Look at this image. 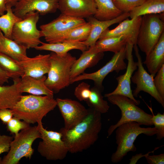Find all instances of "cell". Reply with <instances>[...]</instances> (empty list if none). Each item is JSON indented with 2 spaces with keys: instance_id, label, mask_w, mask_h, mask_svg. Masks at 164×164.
Returning <instances> with one entry per match:
<instances>
[{
  "instance_id": "obj_13",
  "label": "cell",
  "mask_w": 164,
  "mask_h": 164,
  "mask_svg": "<svg viewBox=\"0 0 164 164\" xmlns=\"http://www.w3.org/2000/svg\"><path fill=\"white\" fill-rule=\"evenodd\" d=\"M134 45L127 43L126 45V57L128 61L125 73L116 78L118 85L112 92L106 94L105 97L111 95H120L128 97L132 100L137 105L139 104L140 101L136 99L132 94L131 88V78L134 72L137 68V62L134 61L132 51Z\"/></svg>"
},
{
  "instance_id": "obj_32",
  "label": "cell",
  "mask_w": 164,
  "mask_h": 164,
  "mask_svg": "<svg viewBox=\"0 0 164 164\" xmlns=\"http://www.w3.org/2000/svg\"><path fill=\"white\" fill-rule=\"evenodd\" d=\"M91 29L90 23L88 22H86L70 30L64 37L62 42L64 41H84L88 38Z\"/></svg>"
},
{
  "instance_id": "obj_41",
  "label": "cell",
  "mask_w": 164,
  "mask_h": 164,
  "mask_svg": "<svg viewBox=\"0 0 164 164\" xmlns=\"http://www.w3.org/2000/svg\"><path fill=\"white\" fill-rule=\"evenodd\" d=\"M162 146V145L161 146L159 147H156L155 148V149L153 151L151 152H149L145 154L142 155V154L140 153L139 154H137L135 155L132 156V158L130 159V162L129 164H136L137 162V161L140 158L143 157H145L146 155L149 154L150 153H151V152L153 153L155 150L158 149L160 147H161Z\"/></svg>"
},
{
  "instance_id": "obj_45",
  "label": "cell",
  "mask_w": 164,
  "mask_h": 164,
  "mask_svg": "<svg viewBox=\"0 0 164 164\" xmlns=\"http://www.w3.org/2000/svg\"><path fill=\"white\" fill-rule=\"evenodd\" d=\"M1 31V30L0 29V32Z\"/></svg>"
},
{
  "instance_id": "obj_1",
  "label": "cell",
  "mask_w": 164,
  "mask_h": 164,
  "mask_svg": "<svg viewBox=\"0 0 164 164\" xmlns=\"http://www.w3.org/2000/svg\"><path fill=\"white\" fill-rule=\"evenodd\" d=\"M85 117L72 128L63 127L59 132L69 152L72 154L82 152L93 145L97 140L102 127L101 114L90 108Z\"/></svg>"
},
{
  "instance_id": "obj_12",
  "label": "cell",
  "mask_w": 164,
  "mask_h": 164,
  "mask_svg": "<svg viewBox=\"0 0 164 164\" xmlns=\"http://www.w3.org/2000/svg\"><path fill=\"white\" fill-rule=\"evenodd\" d=\"M135 56L137 59V68L131 78V81L136 84V87L132 91L134 97H137L139 93L143 91L150 94L164 108L163 99L156 90L154 86L153 77L149 74L145 69L142 58L136 44L133 46Z\"/></svg>"
},
{
  "instance_id": "obj_36",
  "label": "cell",
  "mask_w": 164,
  "mask_h": 164,
  "mask_svg": "<svg viewBox=\"0 0 164 164\" xmlns=\"http://www.w3.org/2000/svg\"><path fill=\"white\" fill-rule=\"evenodd\" d=\"M91 92V86L89 84L82 82L75 88L74 94L80 101H87Z\"/></svg>"
},
{
  "instance_id": "obj_6",
  "label": "cell",
  "mask_w": 164,
  "mask_h": 164,
  "mask_svg": "<svg viewBox=\"0 0 164 164\" xmlns=\"http://www.w3.org/2000/svg\"><path fill=\"white\" fill-rule=\"evenodd\" d=\"M106 97L110 103L117 105L121 112L120 120L116 124L111 125L108 128L107 138L119 125L127 122H135L140 125L148 126L153 125L152 121V115L145 112L128 97L120 95H111Z\"/></svg>"
},
{
  "instance_id": "obj_30",
  "label": "cell",
  "mask_w": 164,
  "mask_h": 164,
  "mask_svg": "<svg viewBox=\"0 0 164 164\" xmlns=\"http://www.w3.org/2000/svg\"><path fill=\"white\" fill-rule=\"evenodd\" d=\"M6 13L0 16V29L6 37L12 39V32L15 23L22 19L14 13L12 7L6 5Z\"/></svg>"
},
{
  "instance_id": "obj_3",
  "label": "cell",
  "mask_w": 164,
  "mask_h": 164,
  "mask_svg": "<svg viewBox=\"0 0 164 164\" xmlns=\"http://www.w3.org/2000/svg\"><path fill=\"white\" fill-rule=\"evenodd\" d=\"M140 125L135 122H129L120 125L116 128L115 139L117 147L111 155V162H119L128 152H135L137 149L134 142L139 135L144 134L152 136L157 133V130L154 127L143 128Z\"/></svg>"
},
{
  "instance_id": "obj_2",
  "label": "cell",
  "mask_w": 164,
  "mask_h": 164,
  "mask_svg": "<svg viewBox=\"0 0 164 164\" xmlns=\"http://www.w3.org/2000/svg\"><path fill=\"white\" fill-rule=\"evenodd\" d=\"M57 106L56 100L47 96L22 95L11 109L13 116L29 124L42 121Z\"/></svg>"
},
{
  "instance_id": "obj_25",
  "label": "cell",
  "mask_w": 164,
  "mask_h": 164,
  "mask_svg": "<svg viewBox=\"0 0 164 164\" xmlns=\"http://www.w3.org/2000/svg\"><path fill=\"white\" fill-rule=\"evenodd\" d=\"M20 79L13 80V83L10 85H0V109H12L20 99L22 93L18 87Z\"/></svg>"
},
{
  "instance_id": "obj_38",
  "label": "cell",
  "mask_w": 164,
  "mask_h": 164,
  "mask_svg": "<svg viewBox=\"0 0 164 164\" xmlns=\"http://www.w3.org/2000/svg\"><path fill=\"white\" fill-rule=\"evenodd\" d=\"M13 138L12 136L1 135L0 133V154L4 152H8Z\"/></svg>"
},
{
  "instance_id": "obj_8",
  "label": "cell",
  "mask_w": 164,
  "mask_h": 164,
  "mask_svg": "<svg viewBox=\"0 0 164 164\" xmlns=\"http://www.w3.org/2000/svg\"><path fill=\"white\" fill-rule=\"evenodd\" d=\"M39 13L32 12L26 15L14 25L12 32V39L27 49L35 48L41 44V32L37 28Z\"/></svg>"
},
{
  "instance_id": "obj_35",
  "label": "cell",
  "mask_w": 164,
  "mask_h": 164,
  "mask_svg": "<svg viewBox=\"0 0 164 164\" xmlns=\"http://www.w3.org/2000/svg\"><path fill=\"white\" fill-rule=\"evenodd\" d=\"M20 120L13 116L6 124L8 131L16 135L20 130L26 128L30 126L29 124Z\"/></svg>"
},
{
  "instance_id": "obj_37",
  "label": "cell",
  "mask_w": 164,
  "mask_h": 164,
  "mask_svg": "<svg viewBox=\"0 0 164 164\" xmlns=\"http://www.w3.org/2000/svg\"><path fill=\"white\" fill-rule=\"evenodd\" d=\"M154 77L153 81L155 87L160 95L164 99V64Z\"/></svg>"
},
{
  "instance_id": "obj_14",
  "label": "cell",
  "mask_w": 164,
  "mask_h": 164,
  "mask_svg": "<svg viewBox=\"0 0 164 164\" xmlns=\"http://www.w3.org/2000/svg\"><path fill=\"white\" fill-rule=\"evenodd\" d=\"M57 106L64 121L66 130L73 127L81 122L87 115L88 109L79 102L70 99L57 98Z\"/></svg>"
},
{
  "instance_id": "obj_7",
  "label": "cell",
  "mask_w": 164,
  "mask_h": 164,
  "mask_svg": "<svg viewBox=\"0 0 164 164\" xmlns=\"http://www.w3.org/2000/svg\"><path fill=\"white\" fill-rule=\"evenodd\" d=\"M164 13L144 15L136 44L146 55L152 49L164 32Z\"/></svg>"
},
{
  "instance_id": "obj_40",
  "label": "cell",
  "mask_w": 164,
  "mask_h": 164,
  "mask_svg": "<svg viewBox=\"0 0 164 164\" xmlns=\"http://www.w3.org/2000/svg\"><path fill=\"white\" fill-rule=\"evenodd\" d=\"M145 158L148 163L149 164H164V154L162 153L158 155H149L145 156Z\"/></svg>"
},
{
  "instance_id": "obj_44",
  "label": "cell",
  "mask_w": 164,
  "mask_h": 164,
  "mask_svg": "<svg viewBox=\"0 0 164 164\" xmlns=\"http://www.w3.org/2000/svg\"><path fill=\"white\" fill-rule=\"evenodd\" d=\"M19 0H5L6 5L14 6Z\"/></svg>"
},
{
  "instance_id": "obj_16",
  "label": "cell",
  "mask_w": 164,
  "mask_h": 164,
  "mask_svg": "<svg viewBox=\"0 0 164 164\" xmlns=\"http://www.w3.org/2000/svg\"><path fill=\"white\" fill-rule=\"evenodd\" d=\"M58 9L61 14L84 19L93 16L97 7L94 0H59Z\"/></svg>"
},
{
  "instance_id": "obj_19",
  "label": "cell",
  "mask_w": 164,
  "mask_h": 164,
  "mask_svg": "<svg viewBox=\"0 0 164 164\" xmlns=\"http://www.w3.org/2000/svg\"><path fill=\"white\" fill-rule=\"evenodd\" d=\"M46 78L45 75L38 78L23 76L19 81V90L22 93H27L33 95H44L53 97V92L45 84Z\"/></svg>"
},
{
  "instance_id": "obj_43",
  "label": "cell",
  "mask_w": 164,
  "mask_h": 164,
  "mask_svg": "<svg viewBox=\"0 0 164 164\" xmlns=\"http://www.w3.org/2000/svg\"><path fill=\"white\" fill-rule=\"evenodd\" d=\"M6 10L5 0H0V16L4 15Z\"/></svg>"
},
{
  "instance_id": "obj_23",
  "label": "cell",
  "mask_w": 164,
  "mask_h": 164,
  "mask_svg": "<svg viewBox=\"0 0 164 164\" xmlns=\"http://www.w3.org/2000/svg\"><path fill=\"white\" fill-rule=\"evenodd\" d=\"M40 44L34 49L38 50L51 51L60 56L66 54L73 50H78L83 52L88 49L84 41H64L55 43L41 42Z\"/></svg>"
},
{
  "instance_id": "obj_5",
  "label": "cell",
  "mask_w": 164,
  "mask_h": 164,
  "mask_svg": "<svg viewBox=\"0 0 164 164\" xmlns=\"http://www.w3.org/2000/svg\"><path fill=\"white\" fill-rule=\"evenodd\" d=\"M41 138L37 126H30L15 135L8 153L0 159V164H17L23 157L30 159L34 152L33 142Z\"/></svg>"
},
{
  "instance_id": "obj_31",
  "label": "cell",
  "mask_w": 164,
  "mask_h": 164,
  "mask_svg": "<svg viewBox=\"0 0 164 164\" xmlns=\"http://www.w3.org/2000/svg\"><path fill=\"white\" fill-rule=\"evenodd\" d=\"M102 91L95 86L91 88L90 95L86 102L90 108L101 114L107 112L110 108L107 101L103 99L101 94Z\"/></svg>"
},
{
  "instance_id": "obj_39",
  "label": "cell",
  "mask_w": 164,
  "mask_h": 164,
  "mask_svg": "<svg viewBox=\"0 0 164 164\" xmlns=\"http://www.w3.org/2000/svg\"><path fill=\"white\" fill-rule=\"evenodd\" d=\"M13 117V113L11 109H0V120L4 124L6 125Z\"/></svg>"
},
{
  "instance_id": "obj_28",
  "label": "cell",
  "mask_w": 164,
  "mask_h": 164,
  "mask_svg": "<svg viewBox=\"0 0 164 164\" xmlns=\"http://www.w3.org/2000/svg\"><path fill=\"white\" fill-rule=\"evenodd\" d=\"M164 12V0H146L129 12L131 19L146 15L160 14Z\"/></svg>"
},
{
  "instance_id": "obj_34",
  "label": "cell",
  "mask_w": 164,
  "mask_h": 164,
  "mask_svg": "<svg viewBox=\"0 0 164 164\" xmlns=\"http://www.w3.org/2000/svg\"><path fill=\"white\" fill-rule=\"evenodd\" d=\"M152 121L157 130L156 139L160 140L164 137V113L159 112L155 115L153 114Z\"/></svg>"
},
{
  "instance_id": "obj_11",
  "label": "cell",
  "mask_w": 164,
  "mask_h": 164,
  "mask_svg": "<svg viewBox=\"0 0 164 164\" xmlns=\"http://www.w3.org/2000/svg\"><path fill=\"white\" fill-rule=\"evenodd\" d=\"M126 57L125 46L120 51L114 53L110 60L98 70L91 73L84 72L72 80L70 84L83 80H91L94 82L95 86L103 91V81L109 73L114 71L118 73L126 69L127 65L125 61Z\"/></svg>"
},
{
  "instance_id": "obj_9",
  "label": "cell",
  "mask_w": 164,
  "mask_h": 164,
  "mask_svg": "<svg viewBox=\"0 0 164 164\" xmlns=\"http://www.w3.org/2000/svg\"><path fill=\"white\" fill-rule=\"evenodd\" d=\"M38 129L42 140L39 143L37 151L47 160L50 161L64 159L68 152L67 148L62 139L61 133L45 128L42 121L37 123Z\"/></svg>"
},
{
  "instance_id": "obj_27",
  "label": "cell",
  "mask_w": 164,
  "mask_h": 164,
  "mask_svg": "<svg viewBox=\"0 0 164 164\" xmlns=\"http://www.w3.org/2000/svg\"><path fill=\"white\" fill-rule=\"evenodd\" d=\"M127 42V39L123 36L108 37L98 39L92 47L97 52L110 51L116 53L125 46Z\"/></svg>"
},
{
  "instance_id": "obj_21",
  "label": "cell",
  "mask_w": 164,
  "mask_h": 164,
  "mask_svg": "<svg viewBox=\"0 0 164 164\" xmlns=\"http://www.w3.org/2000/svg\"><path fill=\"white\" fill-rule=\"evenodd\" d=\"M103 52H96L93 47L83 52L79 58L73 64L70 72V81L84 73L87 68L97 65L104 56Z\"/></svg>"
},
{
  "instance_id": "obj_42",
  "label": "cell",
  "mask_w": 164,
  "mask_h": 164,
  "mask_svg": "<svg viewBox=\"0 0 164 164\" xmlns=\"http://www.w3.org/2000/svg\"><path fill=\"white\" fill-rule=\"evenodd\" d=\"M9 78L6 73L0 67V85L8 83Z\"/></svg>"
},
{
  "instance_id": "obj_18",
  "label": "cell",
  "mask_w": 164,
  "mask_h": 164,
  "mask_svg": "<svg viewBox=\"0 0 164 164\" xmlns=\"http://www.w3.org/2000/svg\"><path fill=\"white\" fill-rule=\"evenodd\" d=\"M50 54H39L33 57H28L18 61L23 71V76L38 78L47 73L50 66Z\"/></svg>"
},
{
  "instance_id": "obj_29",
  "label": "cell",
  "mask_w": 164,
  "mask_h": 164,
  "mask_svg": "<svg viewBox=\"0 0 164 164\" xmlns=\"http://www.w3.org/2000/svg\"><path fill=\"white\" fill-rule=\"evenodd\" d=\"M0 67L13 80L22 77L23 69L17 61L0 52Z\"/></svg>"
},
{
  "instance_id": "obj_33",
  "label": "cell",
  "mask_w": 164,
  "mask_h": 164,
  "mask_svg": "<svg viewBox=\"0 0 164 164\" xmlns=\"http://www.w3.org/2000/svg\"><path fill=\"white\" fill-rule=\"evenodd\" d=\"M116 7L123 13H128L146 0H112Z\"/></svg>"
},
{
  "instance_id": "obj_15",
  "label": "cell",
  "mask_w": 164,
  "mask_h": 164,
  "mask_svg": "<svg viewBox=\"0 0 164 164\" xmlns=\"http://www.w3.org/2000/svg\"><path fill=\"white\" fill-rule=\"evenodd\" d=\"M59 0H19L12 9L15 14L22 19L32 12H37L44 15L56 12Z\"/></svg>"
},
{
  "instance_id": "obj_10",
  "label": "cell",
  "mask_w": 164,
  "mask_h": 164,
  "mask_svg": "<svg viewBox=\"0 0 164 164\" xmlns=\"http://www.w3.org/2000/svg\"><path fill=\"white\" fill-rule=\"evenodd\" d=\"M86 22L84 19L61 14L50 22L41 25L40 28L46 41L55 43L62 42L70 30Z\"/></svg>"
},
{
  "instance_id": "obj_4",
  "label": "cell",
  "mask_w": 164,
  "mask_h": 164,
  "mask_svg": "<svg viewBox=\"0 0 164 164\" xmlns=\"http://www.w3.org/2000/svg\"><path fill=\"white\" fill-rule=\"evenodd\" d=\"M50 54V66L45 84L56 93L70 84L71 70L76 58L69 53L62 56L53 52Z\"/></svg>"
},
{
  "instance_id": "obj_20",
  "label": "cell",
  "mask_w": 164,
  "mask_h": 164,
  "mask_svg": "<svg viewBox=\"0 0 164 164\" xmlns=\"http://www.w3.org/2000/svg\"><path fill=\"white\" fill-rule=\"evenodd\" d=\"M130 13H123L118 17L109 20L100 21L93 16L87 19L91 25V29L88 38L84 41L85 44L89 49L94 46L102 33L111 25L120 22L129 18Z\"/></svg>"
},
{
  "instance_id": "obj_17",
  "label": "cell",
  "mask_w": 164,
  "mask_h": 164,
  "mask_svg": "<svg viewBox=\"0 0 164 164\" xmlns=\"http://www.w3.org/2000/svg\"><path fill=\"white\" fill-rule=\"evenodd\" d=\"M142 17L130 19L128 18L124 20L114 29H106L101 34L99 39L108 37L123 36L127 39V43L134 45L136 44Z\"/></svg>"
},
{
  "instance_id": "obj_26",
  "label": "cell",
  "mask_w": 164,
  "mask_h": 164,
  "mask_svg": "<svg viewBox=\"0 0 164 164\" xmlns=\"http://www.w3.org/2000/svg\"><path fill=\"white\" fill-rule=\"evenodd\" d=\"M97 7L93 16L100 21L115 19L123 13L116 7L112 0H94Z\"/></svg>"
},
{
  "instance_id": "obj_24",
  "label": "cell",
  "mask_w": 164,
  "mask_h": 164,
  "mask_svg": "<svg viewBox=\"0 0 164 164\" xmlns=\"http://www.w3.org/2000/svg\"><path fill=\"white\" fill-rule=\"evenodd\" d=\"M27 49L14 40L5 37L0 32V52L15 60L20 61L27 57Z\"/></svg>"
},
{
  "instance_id": "obj_22",
  "label": "cell",
  "mask_w": 164,
  "mask_h": 164,
  "mask_svg": "<svg viewBox=\"0 0 164 164\" xmlns=\"http://www.w3.org/2000/svg\"><path fill=\"white\" fill-rule=\"evenodd\" d=\"M146 56L143 63L146 65L150 74L154 77L164 64V32L155 46Z\"/></svg>"
}]
</instances>
